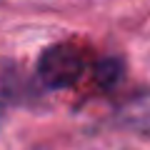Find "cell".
<instances>
[{"mask_svg": "<svg viewBox=\"0 0 150 150\" xmlns=\"http://www.w3.org/2000/svg\"><path fill=\"white\" fill-rule=\"evenodd\" d=\"M38 73H40V80L48 88L73 85L83 73V58L75 48L55 45V48L43 53L40 63H38Z\"/></svg>", "mask_w": 150, "mask_h": 150, "instance_id": "1", "label": "cell"}, {"mask_svg": "<svg viewBox=\"0 0 150 150\" xmlns=\"http://www.w3.org/2000/svg\"><path fill=\"white\" fill-rule=\"evenodd\" d=\"M118 63H115V60H108V63H103L100 65V70H98V73H100V78H103V80H112V78H118Z\"/></svg>", "mask_w": 150, "mask_h": 150, "instance_id": "2", "label": "cell"}]
</instances>
